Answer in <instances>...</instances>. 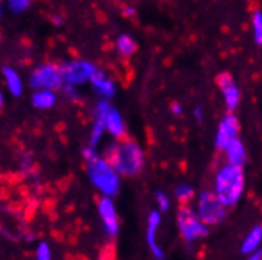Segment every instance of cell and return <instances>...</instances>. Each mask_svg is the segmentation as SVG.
I'll use <instances>...</instances> for the list:
<instances>
[{"instance_id": "1", "label": "cell", "mask_w": 262, "mask_h": 260, "mask_svg": "<svg viewBox=\"0 0 262 260\" xmlns=\"http://www.w3.org/2000/svg\"><path fill=\"white\" fill-rule=\"evenodd\" d=\"M245 191V174L240 166L226 162L221 166L213 181V193L226 208L235 207Z\"/></svg>"}, {"instance_id": "2", "label": "cell", "mask_w": 262, "mask_h": 260, "mask_svg": "<svg viewBox=\"0 0 262 260\" xmlns=\"http://www.w3.org/2000/svg\"><path fill=\"white\" fill-rule=\"evenodd\" d=\"M104 158L116 167L120 177H133L144 167L142 148L131 139H119V142H114L107 148Z\"/></svg>"}, {"instance_id": "3", "label": "cell", "mask_w": 262, "mask_h": 260, "mask_svg": "<svg viewBox=\"0 0 262 260\" xmlns=\"http://www.w3.org/2000/svg\"><path fill=\"white\" fill-rule=\"evenodd\" d=\"M87 174L90 181L103 196L114 197L120 190V174L106 158L97 156L87 161Z\"/></svg>"}, {"instance_id": "4", "label": "cell", "mask_w": 262, "mask_h": 260, "mask_svg": "<svg viewBox=\"0 0 262 260\" xmlns=\"http://www.w3.org/2000/svg\"><path fill=\"white\" fill-rule=\"evenodd\" d=\"M177 227L185 243H194L209 233V226L198 216L196 210L182 205L177 211Z\"/></svg>"}, {"instance_id": "5", "label": "cell", "mask_w": 262, "mask_h": 260, "mask_svg": "<svg viewBox=\"0 0 262 260\" xmlns=\"http://www.w3.org/2000/svg\"><path fill=\"white\" fill-rule=\"evenodd\" d=\"M226 211L228 208L220 202L213 191H202L199 194L196 213L209 227L218 226L220 222H223L224 218H226Z\"/></svg>"}, {"instance_id": "6", "label": "cell", "mask_w": 262, "mask_h": 260, "mask_svg": "<svg viewBox=\"0 0 262 260\" xmlns=\"http://www.w3.org/2000/svg\"><path fill=\"white\" fill-rule=\"evenodd\" d=\"M30 85L32 88L38 90V88H49V90H59L63 85V78H62V71L60 66L54 65V63H46L36 68L32 76H30Z\"/></svg>"}, {"instance_id": "7", "label": "cell", "mask_w": 262, "mask_h": 260, "mask_svg": "<svg viewBox=\"0 0 262 260\" xmlns=\"http://www.w3.org/2000/svg\"><path fill=\"white\" fill-rule=\"evenodd\" d=\"M63 84H71V85H82L90 82L92 76L97 73V66L92 62L85 60H73L60 65Z\"/></svg>"}, {"instance_id": "8", "label": "cell", "mask_w": 262, "mask_h": 260, "mask_svg": "<svg viewBox=\"0 0 262 260\" xmlns=\"http://www.w3.org/2000/svg\"><path fill=\"white\" fill-rule=\"evenodd\" d=\"M238 129H240L238 120H237V117L234 114L229 112V114L224 115L221 119L218 128H216V134H215V147H216V150L223 152L224 148H226L232 140L238 139Z\"/></svg>"}, {"instance_id": "9", "label": "cell", "mask_w": 262, "mask_h": 260, "mask_svg": "<svg viewBox=\"0 0 262 260\" xmlns=\"http://www.w3.org/2000/svg\"><path fill=\"white\" fill-rule=\"evenodd\" d=\"M98 213H100V218L103 221L104 232L111 238H116L119 233V229H120V222H119L116 203H114V200H112V197H109V196L101 197V200L98 202Z\"/></svg>"}, {"instance_id": "10", "label": "cell", "mask_w": 262, "mask_h": 260, "mask_svg": "<svg viewBox=\"0 0 262 260\" xmlns=\"http://www.w3.org/2000/svg\"><path fill=\"white\" fill-rule=\"evenodd\" d=\"M216 82H218L221 95L224 98L226 109L229 110V112H234L238 106V103H240V90H238L235 81L232 79V76L229 73H221L216 79Z\"/></svg>"}, {"instance_id": "11", "label": "cell", "mask_w": 262, "mask_h": 260, "mask_svg": "<svg viewBox=\"0 0 262 260\" xmlns=\"http://www.w3.org/2000/svg\"><path fill=\"white\" fill-rule=\"evenodd\" d=\"M111 109V104L107 100H103L97 104L95 107V114H93V123H92V131H90V140L89 145L97 147L103 133L106 131V115Z\"/></svg>"}, {"instance_id": "12", "label": "cell", "mask_w": 262, "mask_h": 260, "mask_svg": "<svg viewBox=\"0 0 262 260\" xmlns=\"http://www.w3.org/2000/svg\"><path fill=\"white\" fill-rule=\"evenodd\" d=\"M160 226H161V213L158 210L152 211L148 215V219H147V232H145V240H147V246L150 249V252L157 257V258H163L164 254H163V249L161 246L158 245V230H160Z\"/></svg>"}, {"instance_id": "13", "label": "cell", "mask_w": 262, "mask_h": 260, "mask_svg": "<svg viewBox=\"0 0 262 260\" xmlns=\"http://www.w3.org/2000/svg\"><path fill=\"white\" fill-rule=\"evenodd\" d=\"M92 88L97 95H100L103 100H111L116 95V84L112 79H109L103 71H98L93 74L90 79Z\"/></svg>"}, {"instance_id": "14", "label": "cell", "mask_w": 262, "mask_h": 260, "mask_svg": "<svg viewBox=\"0 0 262 260\" xmlns=\"http://www.w3.org/2000/svg\"><path fill=\"white\" fill-rule=\"evenodd\" d=\"M106 131L117 140L125 137V122H123L119 110L112 106L106 115Z\"/></svg>"}, {"instance_id": "15", "label": "cell", "mask_w": 262, "mask_h": 260, "mask_svg": "<svg viewBox=\"0 0 262 260\" xmlns=\"http://www.w3.org/2000/svg\"><path fill=\"white\" fill-rule=\"evenodd\" d=\"M223 152H224V156H226V162L229 164L243 167V164L247 162V148L238 139L232 140Z\"/></svg>"}, {"instance_id": "16", "label": "cell", "mask_w": 262, "mask_h": 260, "mask_svg": "<svg viewBox=\"0 0 262 260\" xmlns=\"http://www.w3.org/2000/svg\"><path fill=\"white\" fill-rule=\"evenodd\" d=\"M259 246H262V226H254L245 237L242 243V254L250 255L253 254Z\"/></svg>"}, {"instance_id": "17", "label": "cell", "mask_w": 262, "mask_h": 260, "mask_svg": "<svg viewBox=\"0 0 262 260\" xmlns=\"http://www.w3.org/2000/svg\"><path fill=\"white\" fill-rule=\"evenodd\" d=\"M55 101H57V97H55L54 90L49 88H38L32 95V104L36 109H51Z\"/></svg>"}, {"instance_id": "18", "label": "cell", "mask_w": 262, "mask_h": 260, "mask_svg": "<svg viewBox=\"0 0 262 260\" xmlns=\"http://www.w3.org/2000/svg\"><path fill=\"white\" fill-rule=\"evenodd\" d=\"M4 79H5V84H7L11 95L19 97L23 93V81L19 78V74H17L13 68H10V66L4 68Z\"/></svg>"}, {"instance_id": "19", "label": "cell", "mask_w": 262, "mask_h": 260, "mask_svg": "<svg viewBox=\"0 0 262 260\" xmlns=\"http://www.w3.org/2000/svg\"><path fill=\"white\" fill-rule=\"evenodd\" d=\"M116 46H117V51L122 55H125V57H129V55H133L136 52V48H138L136 41L133 40V36L126 35V33H123V35L119 36Z\"/></svg>"}, {"instance_id": "20", "label": "cell", "mask_w": 262, "mask_h": 260, "mask_svg": "<svg viewBox=\"0 0 262 260\" xmlns=\"http://www.w3.org/2000/svg\"><path fill=\"white\" fill-rule=\"evenodd\" d=\"M194 197V190L190 186V184H180L176 190V199L182 203V205H186L188 202H191Z\"/></svg>"}, {"instance_id": "21", "label": "cell", "mask_w": 262, "mask_h": 260, "mask_svg": "<svg viewBox=\"0 0 262 260\" xmlns=\"http://www.w3.org/2000/svg\"><path fill=\"white\" fill-rule=\"evenodd\" d=\"M251 26H253V35L254 41L257 44H262V11H254L251 17Z\"/></svg>"}, {"instance_id": "22", "label": "cell", "mask_w": 262, "mask_h": 260, "mask_svg": "<svg viewBox=\"0 0 262 260\" xmlns=\"http://www.w3.org/2000/svg\"><path fill=\"white\" fill-rule=\"evenodd\" d=\"M155 202H157V207H158L160 213H166L171 208V200H169V197H167V194L163 191L155 193Z\"/></svg>"}, {"instance_id": "23", "label": "cell", "mask_w": 262, "mask_h": 260, "mask_svg": "<svg viewBox=\"0 0 262 260\" xmlns=\"http://www.w3.org/2000/svg\"><path fill=\"white\" fill-rule=\"evenodd\" d=\"M8 2V8L13 11V13H23L26 10H29L32 0H7Z\"/></svg>"}, {"instance_id": "24", "label": "cell", "mask_w": 262, "mask_h": 260, "mask_svg": "<svg viewBox=\"0 0 262 260\" xmlns=\"http://www.w3.org/2000/svg\"><path fill=\"white\" fill-rule=\"evenodd\" d=\"M36 258L38 260H49L51 258V248L48 243H40L38 248H36Z\"/></svg>"}, {"instance_id": "25", "label": "cell", "mask_w": 262, "mask_h": 260, "mask_svg": "<svg viewBox=\"0 0 262 260\" xmlns=\"http://www.w3.org/2000/svg\"><path fill=\"white\" fill-rule=\"evenodd\" d=\"M63 91H65V97L73 100V101H76L79 100V93H78V90H76V85H71V84H63L62 85Z\"/></svg>"}, {"instance_id": "26", "label": "cell", "mask_w": 262, "mask_h": 260, "mask_svg": "<svg viewBox=\"0 0 262 260\" xmlns=\"http://www.w3.org/2000/svg\"><path fill=\"white\" fill-rule=\"evenodd\" d=\"M171 110H172V114H174L176 117H180V115H182V112H183V109H182V106H180L179 103H172Z\"/></svg>"}, {"instance_id": "27", "label": "cell", "mask_w": 262, "mask_h": 260, "mask_svg": "<svg viewBox=\"0 0 262 260\" xmlns=\"http://www.w3.org/2000/svg\"><path fill=\"white\" fill-rule=\"evenodd\" d=\"M194 119H196L198 122H202V120H204V110H202L201 106H198V107L194 109Z\"/></svg>"}, {"instance_id": "28", "label": "cell", "mask_w": 262, "mask_h": 260, "mask_svg": "<svg viewBox=\"0 0 262 260\" xmlns=\"http://www.w3.org/2000/svg\"><path fill=\"white\" fill-rule=\"evenodd\" d=\"M250 258H253V260H260V258H262V246H259L253 254H250Z\"/></svg>"}, {"instance_id": "29", "label": "cell", "mask_w": 262, "mask_h": 260, "mask_svg": "<svg viewBox=\"0 0 262 260\" xmlns=\"http://www.w3.org/2000/svg\"><path fill=\"white\" fill-rule=\"evenodd\" d=\"M123 14L128 16V17H131V16H135V14H136V10H135L133 7H126V8L123 10Z\"/></svg>"}, {"instance_id": "30", "label": "cell", "mask_w": 262, "mask_h": 260, "mask_svg": "<svg viewBox=\"0 0 262 260\" xmlns=\"http://www.w3.org/2000/svg\"><path fill=\"white\" fill-rule=\"evenodd\" d=\"M51 21L54 22V26H60L63 22V17H60V16H52Z\"/></svg>"}, {"instance_id": "31", "label": "cell", "mask_w": 262, "mask_h": 260, "mask_svg": "<svg viewBox=\"0 0 262 260\" xmlns=\"http://www.w3.org/2000/svg\"><path fill=\"white\" fill-rule=\"evenodd\" d=\"M4 106V93H2V90H0V109H2Z\"/></svg>"}, {"instance_id": "32", "label": "cell", "mask_w": 262, "mask_h": 260, "mask_svg": "<svg viewBox=\"0 0 262 260\" xmlns=\"http://www.w3.org/2000/svg\"><path fill=\"white\" fill-rule=\"evenodd\" d=\"M0 16H2V0H0Z\"/></svg>"}]
</instances>
